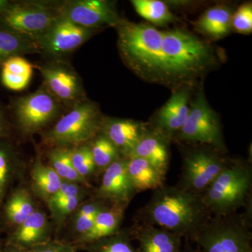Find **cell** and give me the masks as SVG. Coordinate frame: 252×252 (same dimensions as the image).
I'll use <instances>...</instances> for the list:
<instances>
[{
  "label": "cell",
  "instance_id": "cell-1",
  "mask_svg": "<svg viewBox=\"0 0 252 252\" xmlns=\"http://www.w3.org/2000/svg\"><path fill=\"white\" fill-rule=\"evenodd\" d=\"M212 217L201 195L165 185L153 190L148 203L137 211L135 222L155 225L193 240Z\"/></svg>",
  "mask_w": 252,
  "mask_h": 252
},
{
  "label": "cell",
  "instance_id": "cell-2",
  "mask_svg": "<svg viewBox=\"0 0 252 252\" xmlns=\"http://www.w3.org/2000/svg\"><path fill=\"white\" fill-rule=\"evenodd\" d=\"M117 28L121 51L137 74L155 81L171 77L162 51V32L149 25L122 20Z\"/></svg>",
  "mask_w": 252,
  "mask_h": 252
},
{
  "label": "cell",
  "instance_id": "cell-3",
  "mask_svg": "<svg viewBox=\"0 0 252 252\" xmlns=\"http://www.w3.org/2000/svg\"><path fill=\"white\" fill-rule=\"evenodd\" d=\"M252 170L250 162L230 160L203 194L202 198L212 217L236 214L252 208Z\"/></svg>",
  "mask_w": 252,
  "mask_h": 252
},
{
  "label": "cell",
  "instance_id": "cell-4",
  "mask_svg": "<svg viewBox=\"0 0 252 252\" xmlns=\"http://www.w3.org/2000/svg\"><path fill=\"white\" fill-rule=\"evenodd\" d=\"M251 213L212 217L193 240L201 252H252Z\"/></svg>",
  "mask_w": 252,
  "mask_h": 252
},
{
  "label": "cell",
  "instance_id": "cell-5",
  "mask_svg": "<svg viewBox=\"0 0 252 252\" xmlns=\"http://www.w3.org/2000/svg\"><path fill=\"white\" fill-rule=\"evenodd\" d=\"M162 51L171 77L196 75L212 62L210 48L185 31L162 32Z\"/></svg>",
  "mask_w": 252,
  "mask_h": 252
},
{
  "label": "cell",
  "instance_id": "cell-6",
  "mask_svg": "<svg viewBox=\"0 0 252 252\" xmlns=\"http://www.w3.org/2000/svg\"><path fill=\"white\" fill-rule=\"evenodd\" d=\"M102 122L95 104L81 101L43 135V140L51 147L88 143L100 132Z\"/></svg>",
  "mask_w": 252,
  "mask_h": 252
},
{
  "label": "cell",
  "instance_id": "cell-7",
  "mask_svg": "<svg viewBox=\"0 0 252 252\" xmlns=\"http://www.w3.org/2000/svg\"><path fill=\"white\" fill-rule=\"evenodd\" d=\"M183 154L179 188L201 195L229 164L223 152L205 144Z\"/></svg>",
  "mask_w": 252,
  "mask_h": 252
},
{
  "label": "cell",
  "instance_id": "cell-8",
  "mask_svg": "<svg viewBox=\"0 0 252 252\" xmlns=\"http://www.w3.org/2000/svg\"><path fill=\"white\" fill-rule=\"evenodd\" d=\"M176 140L189 144H205L224 152L221 125L203 94H198Z\"/></svg>",
  "mask_w": 252,
  "mask_h": 252
},
{
  "label": "cell",
  "instance_id": "cell-9",
  "mask_svg": "<svg viewBox=\"0 0 252 252\" xmlns=\"http://www.w3.org/2000/svg\"><path fill=\"white\" fill-rule=\"evenodd\" d=\"M59 18L56 9L44 3H9L0 17L4 29L37 41Z\"/></svg>",
  "mask_w": 252,
  "mask_h": 252
},
{
  "label": "cell",
  "instance_id": "cell-10",
  "mask_svg": "<svg viewBox=\"0 0 252 252\" xmlns=\"http://www.w3.org/2000/svg\"><path fill=\"white\" fill-rule=\"evenodd\" d=\"M18 125L26 133H34L54 120L59 112L58 100L45 87L20 97L14 104Z\"/></svg>",
  "mask_w": 252,
  "mask_h": 252
},
{
  "label": "cell",
  "instance_id": "cell-11",
  "mask_svg": "<svg viewBox=\"0 0 252 252\" xmlns=\"http://www.w3.org/2000/svg\"><path fill=\"white\" fill-rule=\"evenodd\" d=\"M56 11L60 17L88 29L117 26L122 21L112 4L103 0L64 1Z\"/></svg>",
  "mask_w": 252,
  "mask_h": 252
},
{
  "label": "cell",
  "instance_id": "cell-12",
  "mask_svg": "<svg viewBox=\"0 0 252 252\" xmlns=\"http://www.w3.org/2000/svg\"><path fill=\"white\" fill-rule=\"evenodd\" d=\"M94 30L81 27L66 18H57L44 36L36 41L41 52L51 56L69 54L82 45Z\"/></svg>",
  "mask_w": 252,
  "mask_h": 252
},
{
  "label": "cell",
  "instance_id": "cell-13",
  "mask_svg": "<svg viewBox=\"0 0 252 252\" xmlns=\"http://www.w3.org/2000/svg\"><path fill=\"white\" fill-rule=\"evenodd\" d=\"M127 158H121L103 172L102 180L94 195L115 205L127 207L136 191L127 173Z\"/></svg>",
  "mask_w": 252,
  "mask_h": 252
},
{
  "label": "cell",
  "instance_id": "cell-14",
  "mask_svg": "<svg viewBox=\"0 0 252 252\" xmlns=\"http://www.w3.org/2000/svg\"><path fill=\"white\" fill-rule=\"evenodd\" d=\"M45 88L50 94L64 103L81 102L82 86L80 79L72 69L63 64H47L41 67Z\"/></svg>",
  "mask_w": 252,
  "mask_h": 252
},
{
  "label": "cell",
  "instance_id": "cell-15",
  "mask_svg": "<svg viewBox=\"0 0 252 252\" xmlns=\"http://www.w3.org/2000/svg\"><path fill=\"white\" fill-rule=\"evenodd\" d=\"M52 225L45 212L35 211L17 228L7 234L3 243L27 250L52 240Z\"/></svg>",
  "mask_w": 252,
  "mask_h": 252
},
{
  "label": "cell",
  "instance_id": "cell-16",
  "mask_svg": "<svg viewBox=\"0 0 252 252\" xmlns=\"http://www.w3.org/2000/svg\"><path fill=\"white\" fill-rule=\"evenodd\" d=\"M129 229L132 239L138 242V252H181L182 237L169 230L139 222Z\"/></svg>",
  "mask_w": 252,
  "mask_h": 252
},
{
  "label": "cell",
  "instance_id": "cell-17",
  "mask_svg": "<svg viewBox=\"0 0 252 252\" xmlns=\"http://www.w3.org/2000/svg\"><path fill=\"white\" fill-rule=\"evenodd\" d=\"M189 92L183 89L172 94L171 98L158 113L153 130H157L171 141L188 117Z\"/></svg>",
  "mask_w": 252,
  "mask_h": 252
},
{
  "label": "cell",
  "instance_id": "cell-18",
  "mask_svg": "<svg viewBox=\"0 0 252 252\" xmlns=\"http://www.w3.org/2000/svg\"><path fill=\"white\" fill-rule=\"evenodd\" d=\"M36 210L35 202L28 189L19 187L11 190L0 207V225L3 233L9 234Z\"/></svg>",
  "mask_w": 252,
  "mask_h": 252
},
{
  "label": "cell",
  "instance_id": "cell-19",
  "mask_svg": "<svg viewBox=\"0 0 252 252\" xmlns=\"http://www.w3.org/2000/svg\"><path fill=\"white\" fill-rule=\"evenodd\" d=\"M147 126L127 119H108L102 122L100 132L117 147L123 158H129L147 130Z\"/></svg>",
  "mask_w": 252,
  "mask_h": 252
},
{
  "label": "cell",
  "instance_id": "cell-20",
  "mask_svg": "<svg viewBox=\"0 0 252 252\" xmlns=\"http://www.w3.org/2000/svg\"><path fill=\"white\" fill-rule=\"evenodd\" d=\"M126 206L110 203L99 212L90 230L72 244L77 250L102 239L117 234L121 229Z\"/></svg>",
  "mask_w": 252,
  "mask_h": 252
},
{
  "label": "cell",
  "instance_id": "cell-21",
  "mask_svg": "<svg viewBox=\"0 0 252 252\" xmlns=\"http://www.w3.org/2000/svg\"><path fill=\"white\" fill-rule=\"evenodd\" d=\"M170 142L157 130L147 129L129 158L137 157L147 160L166 177L170 165Z\"/></svg>",
  "mask_w": 252,
  "mask_h": 252
},
{
  "label": "cell",
  "instance_id": "cell-22",
  "mask_svg": "<svg viewBox=\"0 0 252 252\" xmlns=\"http://www.w3.org/2000/svg\"><path fill=\"white\" fill-rule=\"evenodd\" d=\"M127 173L136 193L156 190L165 185V176L152 164L137 157L127 158Z\"/></svg>",
  "mask_w": 252,
  "mask_h": 252
},
{
  "label": "cell",
  "instance_id": "cell-23",
  "mask_svg": "<svg viewBox=\"0 0 252 252\" xmlns=\"http://www.w3.org/2000/svg\"><path fill=\"white\" fill-rule=\"evenodd\" d=\"M23 164L14 147L5 139L0 140V207L11 191L14 182L21 178Z\"/></svg>",
  "mask_w": 252,
  "mask_h": 252
},
{
  "label": "cell",
  "instance_id": "cell-24",
  "mask_svg": "<svg viewBox=\"0 0 252 252\" xmlns=\"http://www.w3.org/2000/svg\"><path fill=\"white\" fill-rule=\"evenodd\" d=\"M31 177L33 193L46 203L57 193L63 182L52 167L39 160L32 167Z\"/></svg>",
  "mask_w": 252,
  "mask_h": 252
},
{
  "label": "cell",
  "instance_id": "cell-25",
  "mask_svg": "<svg viewBox=\"0 0 252 252\" xmlns=\"http://www.w3.org/2000/svg\"><path fill=\"white\" fill-rule=\"evenodd\" d=\"M32 76V66L22 56H14L1 64V79L10 90L26 89Z\"/></svg>",
  "mask_w": 252,
  "mask_h": 252
},
{
  "label": "cell",
  "instance_id": "cell-26",
  "mask_svg": "<svg viewBox=\"0 0 252 252\" xmlns=\"http://www.w3.org/2000/svg\"><path fill=\"white\" fill-rule=\"evenodd\" d=\"M231 22L230 9L225 6H218L207 10L197 21L196 27L207 35L218 38L229 32Z\"/></svg>",
  "mask_w": 252,
  "mask_h": 252
},
{
  "label": "cell",
  "instance_id": "cell-27",
  "mask_svg": "<svg viewBox=\"0 0 252 252\" xmlns=\"http://www.w3.org/2000/svg\"><path fill=\"white\" fill-rule=\"evenodd\" d=\"M109 204L110 203L109 202L97 198L94 195L91 198L84 200L79 205L72 215L74 217L72 220V230L74 232V238L70 244L74 243L76 240L90 230L99 212Z\"/></svg>",
  "mask_w": 252,
  "mask_h": 252
},
{
  "label": "cell",
  "instance_id": "cell-28",
  "mask_svg": "<svg viewBox=\"0 0 252 252\" xmlns=\"http://www.w3.org/2000/svg\"><path fill=\"white\" fill-rule=\"evenodd\" d=\"M36 41L9 30H0V64L14 56L39 52Z\"/></svg>",
  "mask_w": 252,
  "mask_h": 252
},
{
  "label": "cell",
  "instance_id": "cell-29",
  "mask_svg": "<svg viewBox=\"0 0 252 252\" xmlns=\"http://www.w3.org/2000/svg\"><path fill=\"white\" fill-rule=\"evenodd\" d=\"M71 152L72 148L70 147H52L47 154L49 166L52 167L64 182H74L91 187L89 181L81 177L73 166Z\"/></svg>",
  "mask_w": 252,
  "mask_h": 252
},
{
  "label": "cell",
  "instance_id": "cell-30",
  "mask_svg": "<svg viewBox=\"0 0 252 252\" xmlns=\"http://www.w3.org/2000/svg\"><path fill=\"white\" fill-rule=\"evenodd\" d=\"M89 143L97 172H104L113 162L123 158L117 147L101 132Z\"/></svg>",
  "mask_w": 252,
  "mask_h": 252
},
{
  "label": "cell",
  "instance_id": "cell-31",
  "mask_svg": "<svg viewBox=\"0 0 252 252\" xmlns=\"http://www.w3.org/2000/svg\"><path fill=\"white\" fill-rule=\"evenodd\" d=\"M137 14L155 25L162 26L173 21V15L166 4L158 0H133Z\"/></svg>",
  "mask_w": 252,
  "mask_h": 252
},
{
  "label": "cell",
  "instance_id": "cell-32",
  "mask_svg": "<svg viewBox=\"0 0 252 252\" xmlns=\"http://www.w3.org/2000/svg\"><path fill=\"white\" fill-rule=\"evenodd\" d=\"M132 240L130 229L121 230L117 234L94 242L82 250L88 252H138Z\"/></svg>",
  "mask_w": 252,
  "mask_h": 252
},
{
  "label": "cell",
  "instance_id": "cell-33",
  "mask_svg": "<svg viewBox=\"0 0 252 252\" xmlns=\"http://www.w3.org/2000/svg\"><path fill=\"white\" fill-rule=\"evenodd\" d=\"M71 159L76 171L86 180L97 172L89 142L73 147Z\"/></svg>",
  "mask_w": 252,
  "mask_h": 252
},
{
  "label": "cell",
  "instance_id": "cell-34",
  "mask_svg": "<svg viewBox=\"0 0 252 252\" xmlns=\"http://www.w3.org/2000/svg\"><path fill=\"white\" fill-rule=\"evenodd\" d=\"M88 195L89 193L80 194L57 203H47L55 224L61 226L68 217L74 214L79 205L86 200Z\"/></svg>",
  "mask_w": 252,
  "mask_h": 252
},
{
  "label": "cell",
  "instance_id": "cell-35",
  "mask_svg": "<svg viewBox=\"0 0 252 252\" xmlns=\"http://www.w3.org/2000/svg\"><path fill=\"white\" fill-rule=\"evenodd\" d=\"M231 24L237 31L250 33L252 31V6L251 3L242 5L232 17Z\"/></svg>",
  "mask_w": 252,
  "mask_h": 252
},
{
  "label": "cell",
  "instance_id": "cell-36",
  "mask_svg": "<svg viewBox=\"0 0 252 252\" xmlns=\"http://www.w3.org/2000/svg\"><path fill=\"white\" fill-rule=\"evenodd\" d=\"M72 244L61 240H51L30 250V252H77Z\"/></svg>",
  "mask_w": 252,
  "mask_h": 252
},
{
  "label": "cell",
  "instance_id": "cell-37",
  "mask_svg": "<svg viewBox=\"0 0 252 252\" xmlns=\"http://www.w3.org/2000/svg\"><path fill=\"white\" fill-rule=\"evenodd\" d=\"M0 252H30V250L3 243L0 245Z\"/></svg>",
  "mask_w": 252,
  "mask_h": 252
},
{
  "label": "cell",
  "instance_id": "cell-38",
  "mask_svg": "<svg viewBox=\"0 0 252 252\" xmlns=\"http://www.w3.org/2000/svg\"><path fill=\"white\" fill-rule=\"evenodd\" d=\"M8 135V127L6 125V120H5L2 112L0 109V140L5 139Z\"/></svg>",
  "mask_w": 252,
  "mask_h": 252
},
{
  "label": "cell",
  "instance_id": "cell-39",
  "mask_svg": "<svg viewBox=\"0 0 252 252\" xmlns=\"http://www.w3.org/2000/svg\"><path fill=\"white\" fill-rule=\"evenodd\" d=\"M9 1L6 0H0V17L4 12L7 6H9Z\"/></svg>",
  "mask_w": 252,
  "mask_h": 252
},
{
  "label": "cell",
  "instance_id": "cell-40",
  "mask_svg": "<svg viewBox=\"0 0 252 252\" xmlns=\"http://www.w3.org/2000/svg\"><path fill=\"white\" fill-rule=\"evenodd\" d=\"M180 252H201L199 250H195V249H193L191 248V247L189 246L188 244H187L185 249L183 250H181Z\"/></svg>",
  "mask_w": 252,
  "mask_h": 252
},
{
  "label": "cell",
  "instance_id": "cell-41",
  "mask_svg": "<svg viewBox=\"0 0 252 252\" xmlns=\"http://www.w3.org/2000/svg\"><path fill=\"white\" fill-rule=\"evenodd\" d=\"M2 230H1V225H0V245H1V244L2 243L3 240H1V233H2Z\"/></svg>",
  "mask_w": 252,
  "mask_h": 252
}]
</instances>
